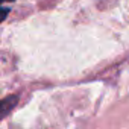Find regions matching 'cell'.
Masks as SVG:
<instances>
[{
  "label": "cell",
  "mask_w": 129,
  "mask_h": 129,
  "mask_svg": "<svg viewBox=\"0 0 129 129\" xmlns=\"http://www.w3.org/2000/svg\"><path fill=\"white\" fill-rule=\"evenodd\" d=\"M3 2H12V0H0V3H3Z\"/></svg>",
  "instance_id": "3"
},
{
  "label": "cell",
  "mask_w": 129,
  "mask_h": 129,
  "mask_svg": "<svg viewBox=\"0 0 129 129\" xmlns=\"http://www.w3.org/2000/svg\"><path fill=\"white\" fill-rule=\"evenodd\" d=\"M17 102H18V96H6L5 99L0 100V120L3 117H6L14 109Z\"/></svg>",
  "instance_id": "1"
},
{
  "label": "cell",
  "mask_w": 129,
  "mask_h": 129,
  "mask_svg": "<svg viewBox=\"0 0 129 129\" xmlns=\"http://www.w3.org/2000/svg\"><path fill=\"white\" fill-rule=\"evenodd\" d=\"M9 14V8H3V6H0V21H3Z\"/></svg>",
  "instance_id": "2"
}]
</instances>
